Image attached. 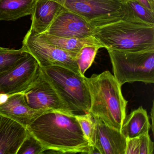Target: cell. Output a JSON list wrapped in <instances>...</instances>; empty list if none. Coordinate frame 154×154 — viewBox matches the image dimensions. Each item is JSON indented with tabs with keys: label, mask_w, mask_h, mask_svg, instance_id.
<instances>
[{
	"label": "cell",
	"mask_w": 154,
	"mask_h": 154,
	"mask_svg": "<svg viewBox=\"0 0 154 154\" xmlns=\"http://www.w3.org/2000/svg\"><path fill=\"white\" fill-rule=\"evenodd\" d=\"M150 128L146 111L140 106L126 116L121 132L126 138H132L148 133Z\"/></svg>",
	"instance_id": "obj_15"
},
{
	"label": "cell",
	"mask_w": 154,
	"mask_h": 154,
	"mask_svg": "<svg viewBox=\"0 0 154 154\" xmlns=\"http://www.w3.org/2000/svg\"><path fill=\"white\" fill-rule=\"evenodd\" d=\"M99 27L128 18L133 11L127 0H53Z\"/></svg>",
	"instance_id": "obj_5"
},
{
	"label": "cell",
	"mask_w": 154,
	"mask_h": 154,
	"mask_svg": "<svg viewBox=\"0 0 154 154\" xmlns=\"http://www.w3.org/2000/svg\"><path fill=\"white\" fill-rule=\"evenodd\" d=\"M75 115L48 112L39 116L26 128L45 148L44 153L49 151L93 154L95 149L84 135Z\"/></svg>",
	"instance_id": "obj_1"
},
{
	"label": "cell",
	"mask_w": 154,
	"mask_h": 154,
	"mask_svg": "<svg viewBox=\"0 0 154 154\" xmlns=\"http://www.w3.org/2000/svg\"><path fill=\"white\" fill-rule=\"evenodd\" d=\"M43 109H35L26 102L24 93L9 95L6 101L0 104V114L8 117L26 128L43 113Z\"/></svg>",
	"instance_id": "obj_12"
},
{
	"label": "cell",
	"mask_w": 154,
	"mask_h": 154,
	"mask_svg": "<svg viewBox=\"0 0 154 154\" xmlns=\"http://www.w3.org/2000/svg\"><path fill=\"white\" fill-rule=\"evenodd\" d=\"M101 48L102 47L100 46H85L76 53L75 60L81 75L84 76L85 72L93 63L98 50Z\"/></svg>",
	"instance_id": "obj_20"
},
{
	"label": "cell",
	"mask_w": 154,
	"mask_h": 154,
	"mask_svg": "<svg viewBox=\"0 0 154 154\" xmlns=\"http://www.w3.org/2000/svg\"><path fill=\"white\" fill-rule=\"evenodd\" d=\"M40 68L73 113H89L91 98L85 75L57 66Z\"/></svg>",
	"instance_id": "obj_4"
},
{
	"label": "cell",
	"mask_w": 154,
	"mask_h": 154,
	"mask_svg": "<svg viewBox=\"0 0 154 154\" xmlns=\"http://www.w3.org/2000/svg\"><path fill=\"white\" fill-rule=\"evenodd\" d=\"M93 36L106 49L135 52L154 48V24L141 20L133 11L125 19L94 28Z\"/></svg>",
	"instance_id": "obj_3"
},
{
	"label": "cell",
	"mask_w": 154,
	"mask_h": 154,
	"mask_svg": "<svg viewBox=\"0 0 154 154\" xmlns=\"http://www.w3.org/2000/svg\"><path fill=\"white\" fill-rule=\"evenodd\" d=\"M21 48L19 49L0 47V74L10 70L26 55Z\"/></svg>",
	"instance_id": "obj_19"
},
{
	"label": "cell",
	"mask_w": 154,
	"mask_h": 154,
	"mask_svg": "<svg viewBox=\"0 0 154 154\" xmlns=\"http://www.w3.org/2000/svg\"><path fill=\"white\" fill-rule=\"evenodd\" d=\"M141 5L154 12V0H137Z\"/></svg>",
	"instance_id": "obj_24"
},
{
	"label": "cell",
	"mask_w": 154,
	"mask_h": 154,
	"mask_svg": "<svg viewBox=\"0 0 154 154\" xmlns=\"http://www.w3.org/2000/svg\"><path fill=\"white\" fill-rule=\"evenodd\" d=\"M28 105L35 109L73 113L39 67L36 80L24 93Z\"/></svg>",
	"instance_id": "obj_9"
},
{
	"label": "cell",
	"mask_w": 154,
	"mask_h": 154,
	"mask_svg": "<svg viewBox=\"0 0 154 154\" xmlns=\"http://www.w3.org/2000/svg\"><path fill=\"white\" fill-rule=\"evenodd\" d=\"M151 119L152 121V125L151 126V128L152 129V132H154V103H153V105H152V109H151Z\"/></svg>",
	"instance_id": "obj_25"
},
{
	"label": "cell",
	"mask_w": 154,
	"mask_h": 154,
	"mask_svg": "<svg viewBox=\"0 0 154 154\" xmlns=\"http://www.w3.org/2000/svg\"><path fill=\"white\" fill-rule=\"evenodd\" d=\"M49 44L67 52L77 53L83 47L87 45L104 46L94 36L85 38H68L59 37L43 33L38 35Z\"/></svg>",
	"instance_id": "obj_17"
},
{
	"label": "cell",
	"mask_w": 154,
	"mask_h": 154,
	"mask_svg": "<svg viewBox=\"0 0 154 154\" xmlns=\"http://www.w3.org/2000/svg\"><path fill=\"white\" fill-rule=\"evenodd\" d=\"M45 151L41 143L28 131L17 154H42Z\"/></svg>",
	"instance_id": "obj_22"
},
{
	"label": "cell",
	"mask_w": 154,
	"mask_h": 154,
	"mask_svg": "<svg viewBox=\"0 0 154 154\" xmlns=\"http://www.w3.org/2000/svg\"><path fill=\"white\" fill-rule=\"evenodd\" d=\"M21 48L35 58L40 67L57 66L80 74L75 60L76 53L65 51L49 44L30 29L23 39Z\"/></svg>",
	"instance_id": "obj_7"
},
{
	"label": "cell",
	"mask_w": 154,
	"mask_h": 154,
	"mask_svg": "<svg viewBox=\"0 0 154 154\" xmlns=\"http://www.w3.org/2000/svg\"><path fill=\"white\" fill-rule=\"evenodd\" d=\"M62 8L53 0H35L29 29L35 35L45 33Z\"/></svg>",
	"instance_id": "obj_14"
},
{
	"label": "cell",
	"mask_w": 154,
	"mask_h": 154,
	"mask_svg": "<svg viewBox=\"0 0 154 154\" xmlns=\"http://www.w3.org/2000/svg\"><path fill=\"white\" fill-rule=\"evenodd\" d=\"M93 30L84 19L63 7L44 33L59 37L82 38L93 36Z\"/></svg>",
	"instance_id": "obj_10"
},
{
	"label": "cell",
	"mask_w": 154,
	"mask_h": 154,
	"mask_svg": "<svg viewBox=\"0 0 154 154\" xmlns=\"http://www.w3.org/2000/svg\"><path fill=\"white\" fill-rule=\"evenodd\" d=\"M114 75L121 86L126 83H154V48L130 52L107 48Z\"/></svg>",
	"instance_id": "obj_6"
},
{
	"label": "cell",
	"mask_w": 154,
	"mask_h": 154,
	"mask_svg": "<svg viewBox=\"0 0 154 154\" xmlns=\"http://www.w3.org/2000/svg\"><path fill=\"white\" fill-rule=\"evenodd\" d=\"M39 67L35 58L26 52L25 56L13 68L0 74V94L23 93L36 80Z\"/></svg>",
	"instance_id": "obj_8"
},
{
	"label": "cell",
	"mask_w": 154,
	"mask_h": 154,
	"mask_svg": "<svg viewBox=\"0 0 154 154\" xmlns=\"http://www.w3.org/2000/svg\"><path fill=\"white\" fill-rule=\"evenodd\" d=\"M84 135L94 147L93 139L95 131V120L90 113L75 115Z\"/></svg>",
	"instance_id": "obj_21"
},
{
	"label": "cell",
	"mask_w": 154,
	"mask_h": 154,
	"mask_svg": "<svg viewBox=\"0 0 154 154\" xmlns=\"http://www.w3.org/2000/svg\"><path fill=\"white\" fill-rule=\"evenodd\" d=\"M154 142L149 134L132 138H126L125 154H153Z\"/></svg>",
	"instance_id": "obj_18"
},
{
	"label": "cell",
	"mask_w": 154,
	"mask_h": 154,
	"mask_svg": "<svg viewBox=\"0 0 154 154\" xmlns=\"http://www.w3.org/2000/svg\"><path fill=\"white\" fill-rule=\"evenodd\" d=\"M28 134L26 128L0 114V154H17Z\"/></svg>",
	"instance_id": "obj_13"
},
{
	"label": "cell",
	"mask_w": 154,
	"mask_h": 154,
	"mask_svg": "<svg viewBox=\"0 0 154 154\" xmlns=\"http://www.w3.org/2000/svg\"><path fill=\"white\" fill-rule=\"evenodd\" d=\"M91 98L89 113L111 128L121 131L126 116L128 101L114 75L106 71L85 77Z\"/></svg>",
	"instance_id": "obj_2"
},
{
	"label": "cell",
	"mask_w": 154,
	"mask_h": 154,
	"mask_svg": "<svg viewBox=\"0 0 154 154\" xmlns=\"http://www.w3.org/2000/svg\"><path fill=\"white\" fill-rule=\"evenodd\" d=\"M35 0H0V21H15L31 15Z\"/></svg>",
	"instance_id": "obj_16"
},
{
	"label": "cell",
	"mask_w": 154,
	"mask_h": 154,
	"mask_svg": "<svg viewBox=\"0 0 154 154\" xmlns=\"http://www.w3.org/2000/svg\"><path fill=\"white\" fill-rule=\"evenodd\" d=\"M95 131L93 139L94 149L101 154H125L126 138L118 130L94 118Z\"/></svg>",
	"instance_id": "obj_11"
},
{
	"label": "cell",
	"mask_w": 154,
	"mask_h": 154,
	"mask_svg": "<svg viewBox=\"0 0 154 154\" xmlns=\"http://www.w3.org/2000/svg\"><path fill=\"white\" fill-rule=\"evenodd\" d=\"M129 7L140 20L150 24H154V12L141 5L137 0H127Z\"/></svg>",
	"instance_id": "obj_23"
}]
</instances>
